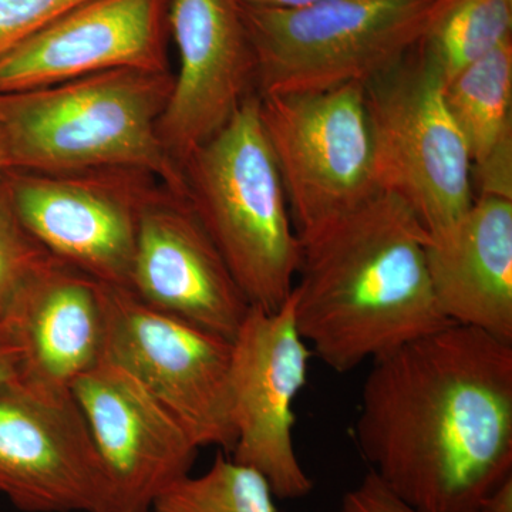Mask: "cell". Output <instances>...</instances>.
<instances>
[{"label":"cell","instance_id":"cell-1","mask_svg":"<svg viewBox=\"0 0 512 512\" xmlns=\"http://www.w3.org/2000/svg\"><path fill=\"white\" fill-rule=\"evenodd\" d=\"M355 437L414 510L477 512L512 476V343L451 323L375 357Z\"/></svg>","mask_w":512,"mask_h":512},{"label":"cell","instance_id":"cell-2","mask_svg":"<svg viewBox=\"0 0 512 512\" xmlns=\"http://www.w3.org/2000/svg\"><path fill=\"white\" fill-rule=\"evenodd\" d=\"M427 242L410 208L382 191L301 241L293 318L313 355L346 373L451 325L431 288Z\"/></svg>","mask_w":512,"mask_h":512},{"label":"cell","instance_id":"cell-3","mask_svg":"<svg viewBox=\"0 0 512 512\" xmlns=\"http://www.w3.org/2000/svg\"><path fill=\"white\" fill-rule=\"evenodd\" d=\"M173 80L168 70L119 69L0 94L9 168L137 171L187 200L183 170L158 136Z\"/></svg>","mask_w":512,"mask_h":512},{"label":"cell","instance_id":"cell-4","mask_svg":"<svg viewBox=\"0 0 512 512\" xmlns=\"http://www.w3.org/2000/svg\"><path fill=\"white\" fill-rule=\"evenodd\" d=\"M187 201L251 306L275 311L291 296L301 239L256 92L183 164Z\"/></svg>","mask_w":512,"mask_h":512},{"label":"cell","instance_id":"cell-5","mask_svg":"<svg viewBox=\"0 0 512 512\" xmlns=\"http://www.w3.org/2000/svg\"><path fill=\"white\" fill-rule=\"evenodd\" d=\"M454 0H319L242 6L256 93L328 92L367 83L423 45Z\"/></svg>","mask_w":512,"mask_h":512},{"label":"cell","instance_id":"cell-6","mask_svg":"<svg viewBox=\"0 0 512 512\" xmlns=\"http://www.w3.org/2000/svg\"><path fill=\"white\" fill-rule=\"evenodd\" d=\"M377 191L399 198L439 238L470 210L473 167L423 45L365 86Z\"/></svg>","mask_w":512,"mask_h":512},{"label":"cell","instance_id":"cell-7","mask_svg":"<svg viewBox=\"0 0 512 512\" xmlns=\"http://www.w3.org/2000/svg\"><path fill=\"white\" fill-rule=\"evenodd\" d=\"M258 97L266 138L301 241L376 194L365 86Z\"/></svg>","mask_w":512,"mask_h":512},{"label":"cell","instance_id":"cell-8","mask_svg":"<svg viewBox=\"0 0 512 512\" xmlns=\"http://www.w3.org/2000/svg\"><path fill=\"white\" fill-rule=\"evenodd\" d=\"M101 286L104 357L143 384L198 447L231 453L232 340L157 311L126 288Z\"/></svg>","mask_w":512,"mask_h":512},{"label":"cell","instance_id":"cell-9","mask_svg":"<svg viewBox=\"0 0 512 512\" xmlns=\"http://www.w3.org/2000/svg\"><path fill=\"white\" fill-rule=\"evenodd\" d=\"M150 175L128 170L39 173L9 168L0 191L50 255L104 285L128 289Z\"/></svg>","mask_w":512,"mask_h":512},{"label":"cell","instance_id":"cell-10","mask_svg":"<svg viewBox=\"0 0 512 512\" xmlns=\"http://www.w3.org/2000/svg\"><path fill=\"white\" fill-rule=\"evenodd\" d=\"M0 494L23 512H119L72 390L0 384Z\"/></svg>","mask_w":512,"mask_h":512},{"label":"cell","instance_id":"cell-11","mask_svg":"<svg viewBox=\"0 0 512 512\" xmlns=\"http://www.w3.org/2000/svg\"><path fill=\"white\" fill-rule=\"evenodd\" d=\"M311 355L296 329L292 296L275 311L251 306L232 339V460L261 473L281 500H298L313 488L293 441V404Z\"/></svg>","mask_w":512,"mask_h":512},{"label":"cell","instance_id":"cell-12","mask_svg":"<svg viewBox=\"0 0 512 512\" xmlns=\"http://www.w3.org/2000/svg\"><path fill=\"white\" fill-rule=\"evenodd\" d=\"M70 390L113 485L119 512H148L158 495L190 476L200 447L126 370L103 357Z\"/></svg>","mask_w":512,"mask_h":512},{"label":"cell","instance_id":"cell-13","mask_svg":"<svg viewBox=\"0 0 512 512\" xmlns=\"http://www.w3.org/2000/svg\"><path fill=\"white\" fill-rule=\"evenodd\" d=\"M167 25L178 72L158 136L183 170L254 93L255 60L237 0H170Z\"/></svg>","mask_w":512,"mask_h":512},{"label":"cell","instance_id":"cell-14","mask_svg":"<svg viewBox=\"0 0 512 512\" xmlns=\"http://www.w3.org/2000/svg\"><path fill=\"white\" fill-rule=\"evenodd\" d=\"M161 192L141 208L128 291L157 311L232 340L251 303L190 202Z\"/></svg>","mask_w":512,"mask_h":512},{"label":"cell","instance_id":"cell-15","mask_svg":"<svg viewBox=\"0 0 512 512\" xmlns=\"http://www.w3.org/2000/svg\"><path fill=\"white\" fill-rule=\"evenodd\" d=\"M170 0H90L0 56V94L119 69L165 72Z\"/></svg>","mask_w":512,"mask_h":512},{"label":"cell","instance_id":"cell-16","mask_svg":"<svg viewBox=\"0 0 512 512\" xmlns=\"http://www.w3.org/2000/svg\"><path fill=\"white\" fill-rule=\"evenodd\" d=\"M19 349V380L70 392L104 357L103 286L56 259L46 261L2 313Z\"/></svg>","mask_w":512,"mask_h":512},{"label":"cell","instance_id":"cell-17","mask_svg":"<svg viewBox=\"0 0 512 512\" xmlns=\"http://www.w3.org/2000/svg\"><path fill=\"white\" fill-rule=\"evenodd\" d=\"M434 298L454 325L512 343V200L477 195L456 227L429 238Z\"/></svg>","mask_w":512,"mask_h":512},{"label":"cell","instance_id":"cell-18","mask_svg":"<svg viewBox=\"0 0 512 512\" xmlns=\"http://www.w3.org/2000/svg\"><path fill=\"white\" fill-rule=\"evenodd\" d=\"M480 194L512 200V39L444 86Z\"/></svg>","mask_w":512,"mask_h":512},{"label":"cell","instance_id":"cell-19","mask_svg":"<svg viewBox=\"0 0 512 512\" xmlns=\"http://www.w3.org/2000/svg\"><path fill=\"white\" fill-rule=\"evenodd\" d=\"M512 39V0H454L423 50L444 86Z\"/></svg>","mask_w":512,"mask_h":512},{"label":"cell","instance_id":"cell-20","mask_svg":"<svg viewBox=\"0 0 512 512\" xmlns=\"http://www.w3.org/2000/svg\"><path fill=\"white\" fill-rule=\"evenodd\" d=\"M154 512H276L268 481L218 454L207 473L187 476L158 495Z\"/></svg>","mask_w":512,"mask_h":512},{"label":"cell","instance_id":"cell-21","mask_svg":"<svg viewBox=\"0 0 512 512\" xmlns=\"http://www.w3.org/2000/svg\"><path fill=\"white\" fill-rule=\"evenodd\" d=\"M52 258L30 237L0 191V315L13 296Z\"/></svg>","mask_w":512,"mask_h":512},{"label":"cell","instance_id":"cell-22","mask_svg":"<svg viewBox=\"0 0 512 512\" xmlns=\"http://www.w3.org/2000/svg\"><path fill=\"white\" fill-rule=\"evenodd\" d=\"M90 0H0V56Z\"/></svg>","mask_w":512,"mask_h":512},{"label":"cell","instance_id":"cell-23","mask_svg":"<svg viewBox=\"0 0 512 512\" xmlns=\"http://www.w3.org/2000/svg\"><path fill=\"white\" fill-rule=\"evenodd\" d=\"M339 512H420L396 497L372 473L349 490L343 497Z\"/></svg>","mask_w":512,"mask_h":512},{"label":"cell","instance_id":"cell-24","mask_svg":"<svg viewBox=\"0 0 512 512\" xmlns=\"http://www.w3.org/2000/svg\"><path fill=\"white\" fill-rule=\"evenodd\" d=\"M19 365L18 346L10 335L5 320L0 316V384L18 379Z\"/></svg>","mask_w":512,"mask_h":512},{"label":"cell","instance_id":"cell-25","mask_svg":"<svg viewBox=\"0 0 512 512\" xmlns=\"http://www.w3.org/2000/svg\"><path fill=\"white\" fill-rule=\"evenodd\" d=\"M477 512H512V476L484 498Z\"/></svg>","mask_w":512,"mask_h":512},{"label":"cell","instance_id":"cell-26","mask_svg":"<svg viewBox=\"0 0 512 512\" xmlns=\"http://www.w3.org/2000/svg\"><path fill=\"white\" fill-rule=\"evenodd\" d=\"M238 5L255 6V8H296L309 5L319 0H237Z\"/></svg>","mask_w":512,"mask_h":512},{"label":"cell","instance_id":"cell-27","mask_svg":"<svg viewBox=\"0 0 512 512\" xmlns=\"http://www.w3.org/2000/svg\"><path fill=\"white\" fill-rule=\"evenodd\" d=\"M9 170L8 154H6L5 143H3L2 134H0V174Z\"/></svg>","mask_w":512,"mask_h":512}]
</instances>
